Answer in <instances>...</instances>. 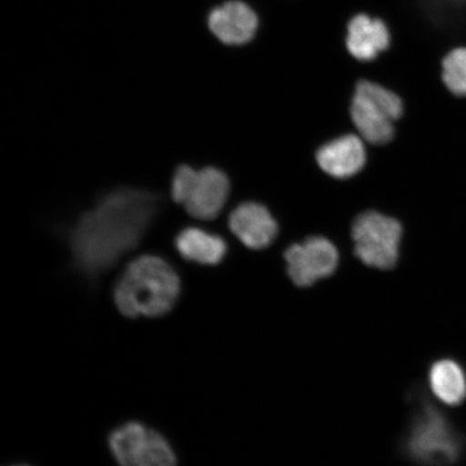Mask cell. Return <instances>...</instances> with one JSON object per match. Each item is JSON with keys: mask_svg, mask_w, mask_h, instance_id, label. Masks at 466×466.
I'll return each instance as SVG.
<instances>
[{"mask_svg": "<svg viewBox=\"0 0 466 466\" xmlns=\"http://www.w3.org/2000/svg\"><path fill=\"white\" fill-rule=\"evenodd\" d=\"M159 201L151 192L132 188L105 196L71 231L75 267L89 278L110 269L141 242L158 212Z\"/></svg>", "mask_w": 466, "mask_h": 466, "instance_id": "cell-1", "label": "cell"}, {"mask_svg": "<svg viewBox=\"0 0 466 466\" xmlns=\"http://www.w3.org/2000/svg\"><path fill=\"white\" fill-rule=\"evenodd\" d=\"M179 295L177 272L165 259L151 255L131 261L114 288L115 305L127 319L165 317Z\"/></svg>", "mask_w": 466, "mask_h": 466, "instance_id": "cell-2", "label": "cell"}, {"mask_svg": "<svg viewBox=\"0 0 466 466\" xmlns=\"http://www.w3.org/2000/svg\"><path fill=\"white\" fill-rule=\"evenodd\" d=\"M418 406L404 441L407 456L428 466L457 463L464 450L461 436L439 408L425 400Z\"/></svg>", "mask_w": 466, "mask_h": 466, "instance_id": "cell-3", "label": "cell"}, {"mask_svg": "<svg viewBox=\"0 0 466 466\" xmlns=\"http://www.w3.org/2000/svg\"><path fill=\"white\" fill-rule=\"evenodd\" d=\"M403 114V102L395 92L377 81L360 79L354 86L352 121L360 137L376 145L391 141L393 122Z\"/></svg>", "mask_w": 466, "mask_h": 466, "instance_id": "cell-4", "label": "cell"}, {"mask_svg": "<svg viewBox=\"0 0 466 466\" xmlns=\"http://www.w3.org/2000/svg\"><path fill=\"white\" fill-rule=\"evenodd\" d=\"M229 180L217 167L196 171L180 166L175 171L172 198L182 204L190 217L200 220L217 218L229 195Z\"/></svg>", "mask_w": 466, "mask_h": 466, "instance_id": "cell-5", "label": "cell"}, {"mask_svg": "<svg viewBox=\"0 0 466 466\" xmlns=\"http://www.w3.org/2000/svg\"><path fill=\"white\" fill-rule=\"evenodd\" d=\"M355 254L365 265L392 269L399 258L401 226L398 220L377 212L355 219L352 228Z\"/></svg>", "mask_w": 466, "mask_h": 466, "instance_id": "cell-6", "label": "cell"}, {"mask_svg": "<svg viewBox=\"0 0 466 466\" xmlns=\"http://www.w3.org/2000/svg\"><path fill=\"white\" fill-rule=\"evenodd\" d=\"M338 250L328 238L312 237L285 252L288 272L297 287H311L333 275L338 266Z\"/></svg>", "mask_w": 466, "mask_h": 466, "instance_id": "cell-7", "label": "cell"}, {"mask_svg": "<svg viewBox=\"0 0 466 466\" xmlns=\"http://www.w3.org/2000/svg\"><path fill=\"white\" fill-rule=\"evenodd\" d=\"M256 10L244 0H226L209 11L208 26L218 42L227 46L252 43L259 29Z\"/></svg>", "mask_w": 466, "mask_h": 466, "instance_id": "cell-8", "label": "cell"}, {"mask_svg": "<svg viewBox=\"0 0 466 466\" xmlns=\"http://www.w3.org/2000/svg\"><path fill=\"white\" fill-rule=\"evenodd\" d=\"M391 40V31L381 17L358 14L348 23L347 49L360 62L377 60L390 48Z\"/></svg>", "mask_w": 466, "mask_h": 466, "instance_id": "cell-9", "label": "cell"}, {"mask_svg": "<svg viewBox=\"0 0 466 466\" xmlns=\"http://www.w3.org/2000/svg\"><path fill=\"white\" fill-rule=\"evenodd\" d=\"M230 229L244 246L261 249L270 246L277 236L278 225L265 207L243 203L229 218Z\"/></svg>", "mask_w": 466, "mask_h": 466, "instance_id": "cell-10", "label": "cell"}, {"mask_svg": "<svg viewBox=\"0 0 466 466\" xmlns=\"http://www.w3.org/2000/svg\"><path fill=\"white\" fill-rule=\"evenodd\" d=\"M317 160L320 168L331 177H353L365 165L366 153L362 139L355 136L337 138L318 151Z\"/></svg>", "mask_w": 466, "mask_h": 466, "instance_id": "cell-11", "label": "cell"}, {"mask_svg": "<svg viewBox=\"0 0 466 466\" xmlns=\"http://www.w3.org/2000/svg\"><path fill=\"white\" fill-rule=\"evenodd\" d=\"M175 247L184 259L208 266L218 265L227 252L223 238L199 228L179 232Z\"/></svg>", "mask_w": 466, "mask_h": 466, "instance_id": "cell-12", "label": "cell"}, {"mask_svg": "<svg viewBox=\"0 0 466 466\" xmlns=\"http://www.w3.org/2000/svg\"><path fill=\"white\" fill-rule=\"evenodd\" d=\"M429 383L433 394L445 405L458 406L466 399L465 371L456 360H437L431 366Z\"/></svg>", "mask_w": 466, "mask_h": 466, "instance_id": "cell-13", "label": "cell"}, {"mask_svg": "<svg viewBox=\"0 0 466 466\" xmlns=\"http://www.w3.org/2000/svg\"><path fill=\"white\" fill-rule=\"evenodd\" d=\"M149 428L137 421H130L112 431L108 436V447L119 466H137Z\"/></svg>", "mask_w": 466, "mask_h": 466, "instance_id": "cell-14", "label": "cell"}, {"mask_svg": "<svg viewBox=\"0 0 466 466\" xmlns=\"http://www.w3.org/2000/svg\"><path fill=\"white\" fill-rule=\"evenodd\" d=\"M441 81L452 96L466 97V46H454L442 57Z\"/></svg>", "mask_w": 466, "mask_h": 466, "instance_id": "cell-15", "label": "cell"}, {"mask_svg": "<svg viewBox=\"0 0 466 466\" xmlns=\"http://www.w3.org/2000/svg\"><path fill=\"white\" fill-rule=\"evenodd\" d=\"M137 466H177V453L165 436L149 429Z\"/></svg>", "mask_w": 466, "mask_h": 466, "instance_id": "cell-16", "label": "cell"}, {"mask_svg": "<svg viewBox=\"0 0 466 466\" xmlns=\"http://www.w3.org/2000/svg\"><path fill=\"white\" fill-rule=\"evenodd\" d=\"M11 466H29L27 464H15V465H11Z\"/></svg>", "mask_w": 466, "mask_h": 466, "instance_id": "cell-17", "label": "cell"}]
</instances>
